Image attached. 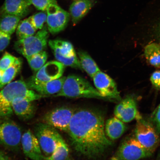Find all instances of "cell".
<instances>
[{
    "label": "cell",
    "mask_w": 160,
    "mask_h": 160,
    "mask_svg": "<svg viewBox=\"0 0 160 160\" xmlns=\"http://www.w3.org/2000/svg\"><path fill=\"white\" fill-rule=\"evenodd\" d=\"M48 29L52 34L65 29L70 19V13L62 9L57 3L49 6L47 10Z\"/></svg>",
    "instance_id": "11"
},
{
    "label": "cell",
    "mask_w": 160,
    "mask_h": 160,
    "mask_svg": "<svg viewBox=\"0 0 160 160\" xmlns=\"http://www.w3.org/2000/svg\"><path fill=\"white\" fill-rule=\"evenodd\" d=\"M153 153L143 147L134 137L125 139L111 160H142L151 157Z\"/></svg>",
    "instance_id": "7"
},
{
    "label": "cell",
    "mask_w": 160,
    "mask_h": 160,
    "mask_svg": "<svg viewBox=\"0 0 160 160\" xmlns=\"http://www.w3.org/2000/svg\"><path fill=\"white\" fill-rule=\"evenodd\" d=\"M34 130L45 157L51 155L63 139L57 129L45 123L37 124Z\"/></svg>",
    "instance_id": "5"
},
{
    "label": "cell",
    "mask_w": 160,
    "mask_h": 160,
    "mask_svg": "<svg viewBox=\"0 0 160 160\" xmlns=\"http://www.w3.org/2000/svg\"><path fill=\"white\" fill-rule=\"evenodd\" d=\"M49 34L47 27H43L37 33L26 38L18 40L14 48L18 52L26 59L40 52L47 47Z\"/></svg>",
    "instance_id": "4"
},
{
    "label": "cell",
    "mask_w": 160,
    "mask_h": 160,
    "mask_svg": "<svg viewBox=\"0 0 160 160\" xmlns=\"http://www.w3.org/2000/svg\"><path fill=\"white\" fill-rule=\"evenodd\" d=\"M0 160H9L7 155L0 150Z\"/></svg>",
    "instance_id": "35"
},
{
    "label": "cell",
    "mask_w": 160,
    "mask_h": 160,
    "mask_svg": "<svg viewBox=\"0 0 160 160\" xmlns=\"http://www.w3.org/2000/svg\"><path fill=\"white\" fill-rule=\"evenodd\" d=\"M75 111L68 107L56 108L46 114L43 122L67 132Z\"/></svg>",
    "instance_id": "10"
},
{
    "label": "cell",
    "mask_w": 160,
    "mask_h": 160,
    "mask_svg": "<svg viewBox=\"0 0 160 160\" xmlns=\"http://www.w3.org/2000/svg\"><path fill=\"white\" fill-rule=\"evenodd\" d=\"M3 72L0 69V82L1 81L2 77Z\"/></svg>",
    "instance_id": "36"
},
{
    "label": "cell",
    "mask_w": 160,
    "mask_h": 160,
    "mask_svg": "<svg viewBox=\"0 0 160 160\" xmlns=\"http://www.w3.org/2000/svg\"><path fill=\"white\" fill-rule=\"evenodd\" d=\"M146 59L150 65L160 68V44L152 43L145 47Z\"/></svg>",
    "instance_id": "23"
},
{
    "label": "cell",
    "mask_w": 160,
    "mask_h": 160,
    "mask_svg": "<svg viewBox=\"0 0 160 160\" xmlns=\"http://www.w3.org/2000/svg\"><path fill=\"white\" fill-rule=\"evenodd\" d=\"M48 43L57 61L65 67L82 69L78 58L71 43L59 39L50 40Z\"/></svg>",
    "instance_id": "6"
},
{
    "label": "cell",
    "mask_w": 160,
    "mask_h": 160,
    "mask_svg": "<svg viewBox=\"0 0 160 160\" xmlns=\"http://www.w3.org/2000/svg\"><path fill=\"white\" fill-rule=\"evenodd\" d=\"M114 113L115 117L125 123L137 121L142 118L138 109L137 101L131 96L119 101L116 106Z\"/></svg>",
    "instance_id": "13"
},
{
    "label": "cell",
    "mask_w": 160,
    "mask_h": 160,
    "mask_svg": "<svg viewBox=\"0 0 160 160\" xmlns=\"http://www.w3.org/2000/svg\"><path fill=\"white\" fill-rule=\"evenodd\" d=\"M66 77H62L53 81L39 82L29 80L27 83L29 88L39 94L46 96L56 95L61 91Z\"/></svg>",
    "instance_id": "16"
},
{
    "label": "cell",
    "mask_w": 160,
    "mask_h": 160,
    "mask_svg": "<svg viewBox=\"0 0 160 160\" xmlns=\"http://www.w3.org/2000/svg\"><path fill=\"white\" fill-rule=\"evenodd\" d=\"M92 0H75L70 7V15L74 24H76L85 17L92 7Z\"/></svg>",
    "instance_id": "20"
},
{
    "label": "cell",
    "mask_w": 160,
    "mask_h": 160,
    "mask_svg": "<svg viewBox=\"0 0 160 160\" xmlns=\"http://www.w3.org/2000/svg\"><path fill=\"white\" fill-rule=\"evenodd\" d=\"M66 160H72L71 159H69V158H68Z\"/></svg>",
    "instance_id": "38"
},
{
    "label": "cell",
    "mask_w": 160,
    "mask_h": 160,
    "mask_svg": "<svg viewBox=\"0 0 160 160\" xmlns=\"http://www.w3.org/2000/svg\"><path fill=\"white\" fill-rule=\"evenodd\" d=\"M152 124L158 133L160 134V103L152 113L151 116Z\"/></svg>",
    "instance_id": "31"
},
{
    "label": "cell",
    "mask_w": 160,
    "mask_h": 160,
    "mask_svg": "<svg viewBox=\"0 0 160 160\" xmlns=\"http://www.w3.org/2000/svg\"><path fill=\"white\" fill-rule=\"evenodd\" d=\"M21 59L18 58L15 62L3 72L2 77L0 82V90L11 82L20 71L22 67Z\"/></svg>",
    "instance_id": "24"
},
{
    "label": "cell",
    "mask_w": 160,
    "mask_h": 160,
    "mask_svg": "<svg viewBox=\"0 0 160 160\" xmlns=\"http://www.w3.org/2000/svg\"><path fill=\"white\" fill-rule=\"evenodd\" d=\"M31 5H33L38 10L42 11H47L49 6L52 4L57 3L55 0H29Z\"/></svg>",
    "instance_id": "30"
},
{
    "label": "cell",
    "mask_w": 160,
    "mask_h": 160,
    "mask_svg": "<svg viewBox=\"0 0 160 160\" xmlns=\"http://www.w3.org/2000/svg\"><path fill=\"white\" fill-rule=\"evenodd\" d=\"M92 78L96 89L104 99L121 101L117 84L109 76L101 71L96 73Z\"/></svg>",
    "instance_id": "12"
},
{
    "label": "cell",
    "mask_w": 160,
    "mask_h": 160,
    "mask_svg": "<svg viewBox=\"0 0 160 160\" xmlns=\"http://www.w3.org/2000/svg\"><path fill=\"white\" fill-rule=\"evenodd\" d=\"M154 33L156 38L160 43V20L155 26Z\"/></svg>",
    "instance_id": "34"
},
{
    "label": "cell",
    "mask_w": 160,
    "mask_h": 160,
    "mask_svg": "<svg viewBox=\"0 0 160 160\" xmlns=\"http://www.w3.org/2000/svg\"><path fill=\"white\" fill-rule=\"evenodd\" d=\"M45 97L29 89L22 80L11 82L0 90V120L10 118L12 115V103L17 98L34 101Z\"/></svg>",
    "instance_id": "2"
},
{
    "label": "cell",
    "mask_w": 160,
    "mask_h": 160,
    "mask_svg": "<svg viewBox=\"0 0 160 160\" xmlns=\"http://www.w3.org/2000/svg\"><path fill=\"white\" fill-rule=\"evenodd\" d=\"M11 36L0 31V52L3 51L9 45Z\"/></svg>",
    "instance_id": "32"
},
{
    "label": "cell",
    "mask_w": 160,
    "mask_h": 160,
    "mask_svg": "<svg viewBox=\"0 0 160 160\" xmlns=\"http://www.w3.org/2000/svg\"><path fill=\"white\" fill-rule=\"evenodd\" d=\"M78 55L82 68L90 77L92 78L96 73L101 71L95 61L87 52L80 51L78 52Z\"/></svg>",
    "instance_id": "22"
},
{
    "label": "cell",
    "mask_w": 160,
    "mask_h": 160,
    "mask_svg": "<svg viewBox=\"0 0 160 160\" xmlns=\"http://www.w3.org/2000/svg\"><path fill=\"white\" fill-rule=\"evenodd\" d=\"M37 31L29 21L26 19L20 22L16 29L18 40L26 38L35 35Z\"/></svg>",
    "instance_id": "25"
},
{
    "label": "cell",
    "mask_w": 160,
    "mask_h": 160,
    "mask_svg": "<svg viewBox=\"0 0 160 160\" xmlns=\"http://www.w3.org/2000/svg\"><path fill=\"white\" fill-rule=\"evenodd\" d=\"M47 14L44 12H40L31 16L28 19L34 28L37 30L43 28L44 24L47 22Z\"/></svg>",
    "instance_id": "28"
},
{
    "label": "cell",
    "mask_w": 160,
    "mask_h": 160,
    "mask_svg": "<svg viewBox=\"0 0 160 160\" xmlns=\"http://www.w3.org/2000/svg\"><path fill=\"white\" fill-rule=\"evenodd\" d=\"M21 144L26 157L32 160H44L38 141L34 133L28 130L22 135Z\"/></svg>",
    "instance_id": "15"
},
{
    "label": "cell",
    "mask_w": 160,
    "mask_h": 160,
    "mask_svg": "<svg viewBox=\"0 0 160 160\" xmlns=\"http://www.w3.org/2000/svg\"><path fill=\"white\" fill-rule=\"evenodd\" d=\"M48 57L47 52L43 51L32 55L27 59L31 69L37 72L44 65Z\"/></svg>",
    "instance_id": "26"
},
{
    "label": "cell",
    "mask_w": 160,
    "mask_h": 160,
    "mask_svg": "<svg viewBox=\"0 0 160 160\" xmlns=\"http://www.w3.org/2000/svg\"><path fill=\"white\" fill-rule=\"evenodd\" d=\"M150 81L155 88L160 90V71L154 72L150 78Z\"/></svg>",
    "instance_id": "33"
},
{
    "label": "cell",
    "mask_w": 160,
    "mask_h": 160,
    "mask_svg": "<svg viewBox=\"0 0 160 160\" xmlns=\"http://www.w3.org/2000/svg\"><path fill=\"white\" fill-rule=\"evenodd\" d=\"M18 58L6 52L0 59V69L4 71L15 62Z\"/></svg>",
    "instance_id": "29"
},
{
    "label": "cell",
    "mask_w": 160,
    "mask_h": 160,
    "mask_svg": "<svg viewBox=\"0 0 160 160\" xmlns=\"http://www.w3.org/2000/svg\"><path fill=\"white\" fill-rule=\"evenodd\" d=\"M155 160H160V151L158 154L157 158H156Z\"/></svg>",
    "instance_id": "37"
},
{
    "label": "cell",
    "mask_w": 160,
    "mask_h": 160,
    "mask_svg": "<svg viewBox=\"0 0 160 160\" xmlns=\"http://www.w3.org/2000/svg\"><path fill=\"white\" fill-rule=\"evenodd\" d=\"M18 16L4 14L0 18V31L11 36L17 29L20 20Z\"/></svg>",
    "instance_id": "21"
},
{
    "label": "cell",
    "mask_w": 160,
    "mask_h": 160,
    "mask_svg": "<svg viewBox=\"0 0 160 160\" xmlns=\"http://www.w3.org/2000/svg\"><path fill=\"white\" fill-rule=\"evenodd\" d=\"M69 150L68 146L63 139L60 142L52 153L44 160H66L68 158Z\"/></svg>",
    "instance_id": "27"
},
{
    "label": "cell",
    "mask_w": 160,
    "mask_h": 160,
    "mask_svg": "<svg viewBox=\"0 0 160 160\" xmlns=\"http://www.w3.org/2000/svg\"><path fill=\"white\" fill-rule=\"evenodd\" d=\"M56 97L69 98H88L104 99L97 89L88 81L77 75H70L66 79L62 87Z\"/></svg>",
    "instance_id": "3"
},
{
    "label": "cell",
    "mask_w": 160,
    "mask_h": 160,
    "mask_svg": "<svg viewBox=\"0 0 160 160\" xmlns=\"http://www.w3.org/2000/svg\"><path fill=\"white\" fill-rule=\"evenodd\" d=\"M22 135L18 125L10 118L0 120V145L17 149L21 144Z\"/></svg>",
    "instance_id": "9"
},
{
    "label": "cell",
    "mask_w": 160,
    "mask_h": 160,
    "mask_svg": "<svg viewBox=\"0 0 160 160\" xmlns=\"http://www.w3.org/2000/svg\"><path fill=\"white\" fill-rule=\"evenodd\" d=\"M31 5L29 0H5L0 9L2 15L9 14L23 18L29 13Z\"/></svg>",
    "instance_id": "18"
},
{
    "label": "cell",
    "mask_w": 160,
    "mask_h": 160,
    "mask_svg": "<svg viewBox=\"0 0 160 160\" xmlns=\"http://www.w3.org/2000/svg\"><path fill=\"white\" fill-rule=\"evenodd\" d=\"M105 120L94 110L75 111L67 132L73 148L88 158H95L104 153L112 141L106 136Z\"/></svg>",
    "instance_id": "1"
},
{
    "label": "cell",
    "mask_w": 160,
    "mask_h": 160,
    "mask_svg": "<svg viewBox=\"0 0 160 160\" xmlns=\"http://www.w3.org/2000/svg\"><path fill=\"white\" fill-rule=\"evenodd\" d=\"M33 102L22 98H17L12 103L13 112L20 119L24 121L32 118L37 110Z\"/></svg>",
    "instance_id": "17"
},
{
    "label": "cell",
    "mask_w": 160,
    "mask_h": 160,
    "mask_svg": "<svg viewBox=\"0 0 160 160\" xmlns=\"http://www.w3.org/2000/svg\"><path fill=\"white\" fill-rule=\"evenodd\" d=\"M134 136L141 144L152 153L160 143L159 134L151 123L142 118L137 121Z\"/></svg>",
    "instance_id": "8"
},
{
    "label": "cell",
    "mask_w": 160,
    "mask_h": 160,
    "mask_svg": "<svg viewBox=\"0 0 160 160\" xmlns=\"http://www.w3.org/2000/svg\"><path fill=\"white\" fill-rule=\"evenodd\" d=\"M65 66L57 61H52L46 63L41 68L36 72L30 79L32 81L45 82L53 81L62 77Z\"/></svg>",
    "instance_id": "14"
},
{
    "label": "cell",
    "mask_w": 160,
    "mask_h": 160,
    "mask_svg": "<svg viewBox=\"0 0 160 160\" xmlns=\"http://www.w3.org/2000/svg\"><path fill=\"white\" fill-rule=\"evenodd\" d=\"M127 129L125 123L115 117L108 119L105 123L106 136L111 141L120 138L125 133Z\"/></svg>",
    "instance_id": "19"
}]
</instances>
